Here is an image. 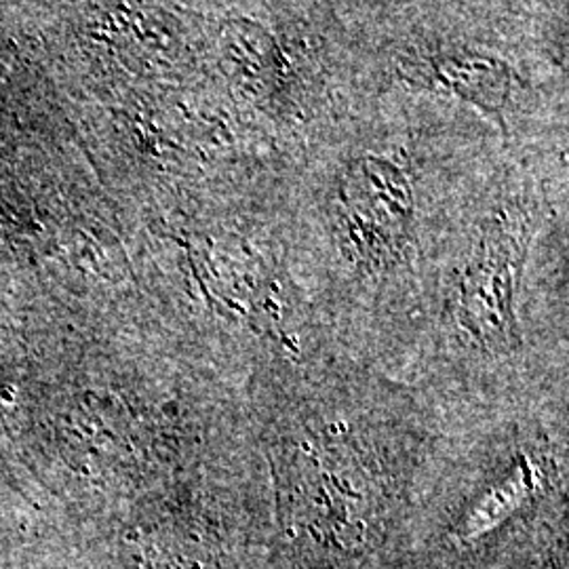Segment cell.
Here are the masks:
<instances>
[{"label":"cell","mask_w":569,"mask_h":569,"mask_svg":"<svg viewBox=\"0 0 569 569\" xmlns=\"http://www.w3.org/2000/svg\"><path fill=\"white\" fill-rule=\"evenodd\" d=\"M528 239V213L502 209L486 222L460 272L456 323L489 348H509L517 338L515 302Z\"/></svg>","instance_id":"cell-2"},{"label":"cell","mask_w":569,"mask_h":569,"mask_svg":"<svg viewBox=\"0 0 569 569\" xmlns=\"http://www.w3.org/2000/svg\"><path fill=\"white\" fill-rule=\"evenodd\" d=\"M401 72L407 81L456 93L500 122L517 81L507 61L465 47L437 49L416 60H403Z\"/></svg>","instance_id":"cell-3"},{"label":"cell","mask_w":569,"mask_h":569,"mask_svg":"<svg viewBox=\"0 0 569 569\" xmlns=\"http://www.w3.org/2000/svg\"><path fill=\"white\" fill-rule=\"evenodd\" d=\"M333 228L340 249L366 272L401 264L413 243V182L406 159L366 152L336 183Z\"/></svg>","instance_id":"cell-1"}]
</instances>
